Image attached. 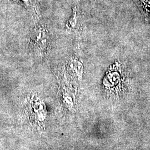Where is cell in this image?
Masks as SVG:
<instances>
[{
    "instance_id": "6da1fadb",
    "label": "cell",
    "mask_w": 150,
    "mask_h": 150,
    "mask_svg": "<svg viewBox=\"0 0 150 150\" xmlns=\"http://www.w3.org/2000/svg\"><path fill=\"white\" fill-rule=\"evenodd\" d=\"M45 31H40L35 32L36 35L32 38V44L35 47L41 52H45L48 44V36Z\"/></svg>"
}]
</instances>
